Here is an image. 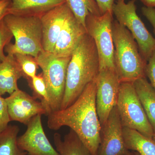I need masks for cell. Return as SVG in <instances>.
<instances>
[{
    "instance_id": "cell-1",
    "label": "cell",
    "mask_w": 155,
    "mask_h": 155,
    "mask_svg": "<svg viewBox=\"0 0 155 155\" xmlns=\"http://www.w3.org/2000/svg\"><path fill=\"white\" fill-rule=\"evenodd\" d=\"M95 80L90 82L73 104L48 116L49 129L58 130L64 126L70 127L91 155H98L101 142V125L96 105Z\"/></svg>"
},
{
    "instance_id": "cell-2",
    "label": "cell",
    "mask_w": 155,
    "mask_h": 155,
    "mask_svg": "<svg viewBox=\"0 0 155 155\" xmlns=\"http://www.w3.org/2000/svg\"><path fill=\"white\" fill-rule=\"evenodd\" d=\"M99 72L98 54L94 41L85 33L73 51L67 68L65 92L60 110L76 101Z\"/></svg>"
},
{
    "instance_id": "cell-3",
    "label": "cell",
    "mask_w": 155,
    "mask_h": 155,
    "mask_svg": "<svg viewBox=\"0 0 155 155\" xmlns=\"http://www.w3.org/2000/svg\"><path fill=\"white\" fill-rule=\"evenodd\" d=\"M115 70L120 82H131L146 77L147 62L129 31L117 20L112 23Z\"/></svg>"
},
{
    "instance_id": "cell-4",
    "label": "cell",
    "mask_w": 155,
    "mask_h": 155,
    "mask_svg": "<svg viewBox=\"0 0 155 155\" xmlns=\"http://www.w3.org/2000/svg\"><path fill=\"white\" fill-rule=\"evenodd\" d=\"M3 20L15 38L14 44L9 43L5 48L8 54L20 53L36 58L44 51L40 18L8 14Z\"/></svg>"
},
{
    "instance_id": "cell-5",
    "label": "cell",
    "mask_w": 155,
    "mask_h": 155,
    "mask_svg": "<svg viewBox=\"0 0 155 155\" xmlns=\"http://www.w3.org/2000/svg\"><path fill=\"white\" fill-rule=\"evenodd\" d=\"M71 58L59 57L53 53L44 51L36 58L46 84L51 113L61 108L65 92L67 68Z\"/></svg>"
},
{
    "instance_id": "cell-6",
    "label": "cell",
    "mask_w": 155,
    "mask_h": 155,
    "mask_svg": "<svg viewBox=\"0 0 155 155\" xmlns=\"http://www.w3.org/2000/svg\"><path fill=\"white\" fill-rule=\"evenodd\" d=\"M116 107L123 127L136 130L153 138L154 132L133 83H121Z\"/></svg>"
},
{
    "instance_id": "cell-7",
    "label": "cell",
    "mask_w": 155,
    "mask_h": 155,
    "mask_svg": "<svg viewBox=\"0 0 155 155\" xmlns=\"http://www.w3.org/2000/svg\"><path fill=\"white\" fill-rule=\"evenodd\" d=\"M113 12L107 11L100 16L89 13L85 20L87 33L94 41L98 54L99 71L115 69L114 46L112 37Z\"/></svg>"
},
{
    "instance_id": "cell-8",
    "label": "cell",
    "mask_w": 155,
    "mask_h": 155,
    "mask_svg": "<svg viewBox=\"0 0 155 155\" xmlns=\"http://www.w3.org/2000/svg\"><path fill=\"white\" fill-rule=\"evenodd\" d=\"M136 0L127 3L117 2L113 7L116 20L129 31L136 41L142 57L147 62L155 50V38L150 33L136 12Z\"/></svg>"
},
{
    "instance_id": "cell-9",
    "label": "cell",
    "mask_w": 155,
    "mask_h": 155,
    "mask_svg": "<svg viewBox=\"0 0 155 155\" xmlns=\"http://www.w3.org/2000/svg\"><path fill=\"white\" fill-rule=\"evenodd\" d=\"M95 81L96 105L102 127L116 106L121 82L116 70L110 69L100 70Z\"/></svg>"
},
{
    "instance_id": "cell-10",
    "label": "cell",
    "mask_w": 155,
    "mask_h": 155,
    "mask_svg": "<svg viewBox=\"0 0 155 155\" xmlns=\"http://www.w3.org/2000/svg\"><path fill=\"white\" fill-rule=\"evenodd\" d=\"M11 121H16L27 125L38 115L48 116L47 108L41 102L18 89L5 98Z\"/></svg>"
},
{
    "instance_id": "cell-11",
    "label": "cell",
    "mask_w": 155,
    "mask_h": 155,
    "mask_svg": "<svg viewBox=\"0 0 155 155\" xmlns=\"http://www.w3.org/2000/svg\"><path fill=\"white\" fill-rule=\"evenodd\" d=\"M125 146L123 126L116 107L101 127V142L98 155H134Z\"/></svg>"
},
{
    "instance_id": "cell-12",
    "label": "cell",
    "mask_w": 155,
    "mask_h": 155,
    "mask_svg": "<svg viewBox=\"0 0 155 155\" xmlns=\"http://www.w3.org/2000/svg\"><path fill=\"white\" fill-rule=\"evenodd\" d=\"M25 133L17 137V144L28 155H60L47 137L41 121V115L31 119Z\"/></svg>"
},
{
    "instance_id": "cell-13",
    "label": "cell",
    "mask_w": 155,
    "mask_h": 155,
    "mask_svg": "<svg viewBox=\"0 0 155 155\" xmlns=\"http://www.w3.org/2000/svg\"><path fill=\"white\" fill-rule=\"evenodd\" d=\"M71 13L65 2L50 10L41 17L43 48L45 51L53 53L59 34Z\"/></svg>"
},
{
    "instance_id": "cell-14",
    "label": "cell",
    "mask_w": 155,
    "mask_h": 155,
    "mask_svg": "<svg viewBox=\"0 0 155 155\" xmlns=\"http://www.w3.org/2000/svg\"><path fill=\"white\" fill-rule=\"evenodd\" d=\"M86 29L78 22L72 12L66 20L56 42L53 53L59 57H71Z\"/></svg>"
},
{
    "instance_id": "cell-15",
    "label": "cell",
    "mask_w": 155,
    "mask_h": 155,
    "mask_svg": "<svg viewBox=\"0 0 155 155\" xmlns=\"http://www.w3.org/2000/svg\"><path fill=\"white\" fill-rule=\"evenodd\" d=\"M65 0H11L9 14L25 17L41 18Z\"/></svg>"
},
{
    "instance_id": "cell-16",
    "label": "cell",
    "mask_w": 155,
    "mask_h": 155,
    "mask_svg": "<svg viewBox=\"0 0 155 155\" xmlns=\"http://www.w3.org/2000/svg\"><path fill=\"white\" fill-rule=\"evenodd\" d=\"M23 77L14 55L8 54L5 60L0 63V95L11 94L17 90V81Z\"/></svg>"
},
{
    "instance_id": "cell-17",
    "label": "cell",
    "mask_w": 155,
    "mask_h": 155,
    "mask_svg": "<svg viewBox=\"0 0 155 155\" xmlns=\"http://www.w3.org/2000/svg\"><path fill=\"white\" fill-rule=\"evenodd\" d=\"M137 94L155 133V90L146 77L133 82Z\"/></svg>"
},
{
    "instance_id": "cell-18",
    "label": "cell",
    "mask_w": 155,
    "mask_h": 155,
    "mask_svg": "<svg viewBox=\"0 0 155 155\" xmlns=\"http://www.w3.org/2000/svg\"><path fill=\"white\" fill-rule=\"evenodd\" d=\"M56 150L60 155H91L78 136L70 129L63 138L60 134L54 135Z\"/></svg>"
},
{
    "instance_id": "cell-19",
    "label": "cell",
    "mask_w": 155,
    "mask_h": 155,
    "mask_svg": "<svg viewBox=\"0 0 155 155\" xmlns=\"http://www.w3.org/2000/svg\"><path fill=\"white\" fill-rule=\"evenodd\" d=\"M125 146L139 155H155V141L136 130L123 127Z\"/></svg>"
},
{
    "instance_id": "cell-20",
    "label": "cell",
    "mask_w": 155,
    "mask_h": 155,
    "mask_svg": "<svg viewBox=\"0 0 155 155\" xmlns=\"http://www.w3.org/2000/svg\"><path fill=\"white\" fill-rule=\"evenodd\" d=\"M19 127L9 125L0 133V155H27L17 144V140Z\"/></svg>"
},
{
    "instance_id": "cell-21",
    "label": "cell",
    "mask_w": 155,
    "mask_h": 155,
    "mask_svg": "<svg viewBox=\"0 0 155 155\" xmlns=\"http://www.w3.org/2000/svg\"><path fill=\"white\" fill-rule=\"evenodd\" d=\"M65 2L72 12L78 22L85 28V20L89 13L101 15L98 6L95 0H65Z\"/></svg>"
},
{
    "instance_id": "cell-22",
    "label": "cell",
    "mask_w": 155,
    "mask_h": 155,
    "mask_svg": "<svg viewBox=\"0 0 155 155\" xmlns=\"http://www.w3.org/2000/svg\"><path fill=\"white\" fill-rule=\"evenodd\" d=\"M27 81L28 85L33 91V97L36 99L40 100L47 108L49 114L51 113L49 97L42 74L40 73Z\"/></svg>"
},
{
    "instance_id": "cell-23",
    "label": "cell",
    "mask_w": 155,
    "mask_h": 155,
    "mask_svg": "<svg viewBox=\"0 0 155 155\" xmlns=\"http://www.w3.org/2000/svg\"><path fill=\"white\" fill-rule=\"evenodd\" d=\"M19 65L23 77L27 80L36 75L38 65L36 58L30 55L17 53L14 55Z\"/></svg>"
},
{
    "instance_id": "cell-24",
    "label": "cell",
    "mask_w": 155,
    "mask_h": 155,
    "mask_svg": "<svg viewBox=\"0 0 155 155\" xmlns=\"http://www.w3.org/2000/svg\"><path fill=\"white\" fill-rule=\"evenodd\" d=\"M13 37V34L3 19L0 23V63L5 60L7 56L5 55L4 50L10 43Z\"/></svg>"
},
{
    "instance_id": "cell-25",
    "label": "cell",
    "mask_w": 155,
    "mask_h": 155,
    "mask_svg": "<svg viewBox=\"0 0 155 155\" xmlns=\"http://www.w3.org/2000/svg\"><path fill=\"white\" fill-rule=\"evenodd\" d=\"M11 122L5 99L0 95V133L5 130Z\"/></svg>"
},
{
    "instance_id": "cell-26",
    "label": "cell",
    "mask_w": 155,
    "mask_h": 155,
    "mask_svg": "<svg viewBox=\"0 0 155 155\" xmlns=\"http://www.w3.org/2000/svg\"><path fill=\"white\" fill-rule=\"evenodd\" d=\"M145 74L149 79L151 85L155 90V50L147 62Z\"/></svg>"
},
{
    "instance_id": "cell-27",
    "label": "cell",
    "mask_w": 155,
    "mask_h": 155,
    "mask_svg": "<svg viewBox=\"0 0 155 155\" xmlns=\"http://www.w3.org/2000/svg\"><path fill=\"white\" fill-rule=\"evenodd\" d=\"M115 0H95L98 6L102 15L107 11L113 12V7Z\"/></svg>"
},
{
    "instance_id": "cell-28",
    "label": "cell",
    "mask_w": 155,
    "mask_h": 155,
    "mask_svg": "<svg viewBox=\"0 0 155 155\" xmlns=\"http://www.w3.org/2000/svg\"><path fill=\"white\" fill-rule=\"evenodd\" d=\"M142 12L153 28V32L155 35V8L144 7L142 8Z\"/></svg>"
},
{
    "instance_id": "cell-29",
    "label": "cell",
    "mask_w": 155,
    "mask_h": 155,
    "mask_svg": "<svg viewBox=\"0 0 155 155\" xmlns=\"http://www.w3.org/2000/svg\"><path fill=\"white\" fill-rule=\"evenodd\" d=\"M11 0H0V23L6 15L9 14Z\"/></svg>"
},
{
    "instance_id": "cell-30",
    "label": "cell",
    "mask_w": 155,
    "mask_h": 155,
    "mask_svg": "<svg viewBox=\"0 0 155 155\" xmlns=\"http://www.w3.org/2000/svg\"><path fill=\"white\" fill-rule=\"evenodd\" d=\"M145 7L148 8H155V0H140Z\"/></svg>"
},
{
    "instance_id": "cell-31",
    "label": "cell",
    "mask_w": 155,
    "mask_h": 155,
    "mask_svg": "<svg viewBox=\"0 0 155 155\" xmlns=\"http://www.w3.org/2000/svg\"><path fill=\"white\" fill-rule=\"evenodd\" d=\"M153 139L155 141V133H154L153 135Z\"/></svg>"
},
{
    "instance_id": "cell-32",
    "label": "cell",
    "mask_w": 155,
    "mask_h": 155,
    "mask_svg": "<svg viewBox=\"0 0 155 155\" xmlns=\"http://www.w3.org/2000/svg\"><path fill=\"white\" fill-rule=\"evenodd\" d=\"M117 2H125V0H116Z\"/></svg>"
},
{
    "instance_id": "cell-33",
    "label": "cell",
    "mask_w": 155,
    "mask_h": 155,
    "mask_svg": "<svg viewBox=\"0 0 155 155\" xmlns=\"http://www.w3.org/2000/svg\"><path fill=\"white\" fill-rule=\"evenodd\" d=\"M135 153H136V152H135ZM136 153V155H139L138 154H137V153ZM134 155H135V153H134Z\"/></svg>"
}]
</instances>
